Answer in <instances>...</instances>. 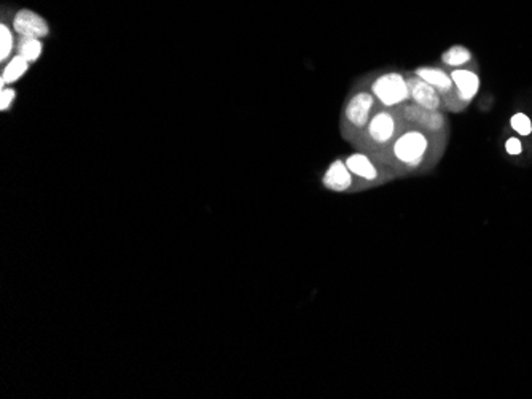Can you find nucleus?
<instances>
[{"label":"nucleus","instance_id":"obj_1","mask_svg":"<svg viewBox=\"0 0 532 399\" xmlns=\"http://www.w3.org/2000/svg\"><path fill=\"white\" fill-rule=\"evenodd\" d=\"M450 136H435L423 129L408 126L395 142L375 156L394 170L397 179L429 174L442 161Z\"/></svg>","mask_w":532,"mask_h":399},{"label":"nucleus","instance_id":"obj_2","mask_svg":"<svg viewBox=\"0 0 532 399\" xmlns=\"http://www.w3.org/2000/svg\"><path fill=\"white\" fill-rule=\"evenodd\" d=\"M409 125L403 120L399 108L379 107L371 116L365 131L351 146L354 150L369 153L371 156H379L392 145L397 137L405 131Z\"/></svg>","mask_w":532,"mask_h":399},{"label":"nucleus","instance_id":"obj_3","mask_svg":"<svg viewBox=\"0 0 532 399\" xmlns=\"http://www.w3.org/2000/svg\"><path fill=\"white\" fill-rule=\"evenodd\" d=\"M381 107L375 96L362 86H354L340 112V136L352 145L362 136L371 116Z\"/></svg>","mask_w":532,"mask_h":399},{"label":"nucleus","instance_id":"obj_4","mask_svg":"<svg viewBox=\"0 0 532 399\" xmlns=\"http://www.w3.org/2000/svg\"><path fill=\"white\" fill-rule=\"evenodd\" d=\"M357 86L369 89L376 97L379 106L388 108H397L409 101V88L405 72L381 70L371 72L360 78Z\"/></svg>","mask_w":532,"mask_h":399},{"label":"nucleus","instance_id":"obj_5","mask_svg":"<svg viewBox=\"0 0 532 399\" xmlns=\"http://www.w3.org/2000/svg\"><path fill=\"white\" fill-rule=\"evenodd\" d=\"M343 161L351 170V174L357 179L360 191L379 188L397 180L392 169L365 151L354 150L347 156H343Z\"/></svg>","mask_w":532,"mask_h":399},{"label":"nucleus","instance_id":"obj_6","mask_svg":"<svg viewBox=\"0 0 532 399\" xmlns=\"http://www.w3.org/2000/svg\"><path fill=\"white\" fill-rule=\"evenodd\" d=\"M412 72L414 73V75H418L423 80H426V82L437 91L438 96L442 97V101H443L445 112L459 113V112H464V110L469 107V103L462 101V97L459 94V89H457L456 83L452 82V78L450 77L448 70H446L442 64H440V65H419Z\"/></svg>","mask_w":532,"mask_h":399},{"label":"nucleus","instance_id":"obj_7","mask_svg":"<svg viewBox=\"0 0 532 399\" xmlns=\"http://www.w3.org/2000/svg\"><path fill=\"white\" fill-rule=\"evenodd\" d=\"M397 108H399L403 120H405L409 126L423 129V131L435 134V136H450L451 129L446 112L424 108L412 101L402 103V106Z\"/></svg>","mask_w":532,"mask_h":399},{"label":"nucleus","instance_id":"obj_8","mask_svg":"<svg viewBox=\"0 0 532 399\" xmlns=\"http://www.w3.org/2000/svg\"><path fill=\"white\" fill-rule=\"evenodd\" d=\"M321 183H322V186L330 193H338V194L362 193L360 191L357 179L351 174V170L347 169L343 158H336L327 165V169L323 170V174L321 177Z\"/></svg>","mask_w":532,"mask_h":399},{"label":"nucleus","instance_id":"obj_9","mask_svg":"<svg viewBox=\"0 0 532 399\" xmlns=\"http://www.w3.org/2000/svg\"><path fill=\"white\" fill-rule=\"evenodd\" d=\"M11 27L18 37H37L44 40L50 35V24L44 16L30 8L18 10L11 20Z\"/></svg>","mask_w":532,"mask_h":399},{"label":"nucleus","instance_id":"obj_10","mask_svg":"<svg viewBox=\"0 0 532 399\" xmlns=\"http://www.w3.org/2000/svg\"><path fill=\"white\" fill-rule=\"evenodd\" d=\"M407 83L409 88V101L418 103V106L431 110H442L445 112V106L442 97L432 86L413 72H405Z\"/></svg>","mask_w":532,"mask_h":399},{"label":"nucleus","instance_id":"obj_11","mask_svg":"<svg viewBox=\"0 0 532 399\" xmlns=\"http://www.w3.org/2000/svg\"><path fill=\"white\" fill-rule=\"evenodd\" d=\"M445 69L448 70L452 82L456 83L462 101L470 106V102L474 101V97L478 94L480 89V77L476 63L466 67H459V69H448V67H445Z\"/></svg>","mask_w":532,"mask_h":399},{"label":"nucleus","instance_id":"obj_12","mask_svg":"<svg viewBox=\"0 0 532 399\" xmlns=\"http://www.w3.org/2000/svg\"><path fill=\"white\" fill-rule=\"evenodd\" d=\"M30 67L29 61L24 59L20 54L15 53L13 58H10L7 63L2 64L0 72V86H13L16 82L26 75Z\"/></svg>","mask_w":532,"mask_h":399},{"label":"nucleus","instance_id":"obj_13","mask_svg":"<svg viewBox=\"0 0 532 399\" xmlns=\"http://www.w3.org/2000/svg\"><path fill=\"white\" fill-rule=\"evenodd\" d=\"M474 63L475 59L472 51L462 45H452L440 54V64L448 67V69H459V67H466Z\"/></svg>","mask_w":532,"mask_h":399},{"label":"nucleus","instance_id":"obj_14","mask_svg":"<svg viewBox=\"0 0 532 399\" xmlns=\"http://www.w3.org/2000/svg\"><path fill=\"white\" fill-rule=\"evenodd\" d=\"M44 53V42L37 37H18L16 42V54H20L30 64L37 63Z\"/></svg>","mask_w":532,"mask_h":399},{"label":"nucleus","instance_id":"obj_15","mask_svg":"<svg viewBox=\"0 0 532 399\" xmlns=\"http://www.w3.org/2000/svg\"><path fill=\"white\" fill-rule=\"evenodd\" d=\"M10 24L2 20L0 23V64H5L16 53V37Z\"/></svg>","mask_w":532,"mask_h":399},{"label":"nucleus","instance_id":"obj_16","mask_svg":"<svg viewBox=\"0 0 532 399\" xmlns=\"http://www.w3.org/2000/svg\"><path fill=\"white\" fill-rule=\"evenodd\" d=\"M16 91L13 86H0V110L8 112L11 106L15 103Z\"/></svg>","mask_w":532,"mask_h":399},{"label":"nucleus","instance_id":"obj_17","mask_svg":"<svg viewBox=\"0 0 532 399\" xmlns=\"http://www.w3.org/2000/svg\"><path fill=\"white\" fill-rule=\"evenodd\" d=\"M512 127L515 129L516 132L521 134V136H529V134L532 132V122L524 113H516L515 116H513Z\"/></svg>","mask_w":532,"mask_h":399},{"label":"nucleus","instance_id":"obj_18","mask_svg":"<svg viewBox=\"0 0 532 399\" xmlns=\"http://www.w3.org/2000/svg\"><path fill=\"white\" fill-rule=\"evenodd\" d=\"M505 150H507V151H509L512 156H516V155H521V151H523V145H521V142H519V140H518V139L512 137V139H509V142H507V144H505Z\"/></svg>","mask_w":532,"mask_h":399}]
</instances>
